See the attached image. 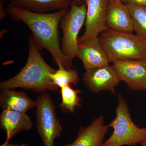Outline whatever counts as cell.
<instances>
[{
	"instance_id": "1",
	"label": "cell",
	"mask_w": 146,
	"mask_h": 146,
	"mask_svg": "<svg viewBox=\"0 0 146 146\" xmlns=\"http://www.w3.org/2000/svg\"><path fill=\"white\" fill-rule=\"evenodd\" d=\"M7 9L11 19L23 22L28 27L39 48L49 52L56 65L61 64L65 69H72V65L68 62L60 46L58 30L60 21L69 8L54 13H38L8 3Z\"/></svg>"
},
{
	"instance_id": "2",
	"label": "cell",
	"mask_w": 146,
	"mask_h": 146,
	"mask_svg": "<svg viewBox=\"0 0 146 146\" xmlns=\"http://www.w3.org/2000/svg\"><path fill=\"white\" fill-rule=\"evenodd\" d=\"M29 52L25 65L16 76L0 83L1 89L21 88L30 89L42 93L47 91H56L59 87L53 83L50 74L56 70L45 61L41 54V49L34 37L29 39Z\"/></svg>"
},
{
	"instance_id": "3",
	"label": "cell",
	"mask_w": 146,
	"mask_h": 146,
	"mask_svg": "<svg viewBox=\"0 0 146 146\" xmlns=\"http://www.w3.org/2000/svg\"><path fill=\"white\" fill-rule=\"evenodd\" d=\"M99 39L110 63L116 60H146V41L133 33L108 29Z\"/></svg>"
},
{
	"instance_id": "4",
	"label": "cell",
	"mask_w": 146,
	"mask_h": 146,
	"mask_svg": "<svg viewBox=\"0 0 146 146\" xmlns=\"http://www.w3.org/2000/svg\"><path fill=\"white\" fill-rule=\"evenodd\" d=\"M116 117L108 125L114 131L102 146H135L146 139V127H138L131 117L127 102L121 94L118 95Z\"/></svg>"
},
{
	"instance_id": "5",
	"label": "cell",
	"mask_w": 146,
	"mask_h": 146,
	"mask_svg": "<svg viewBox=\"0 0 146 146\" xmlns=\"http://www.w3.org/2000/svg\"><path fill=\"white\" fill-rule=\"evenodd\" d=\"M35 102L36 130L44 146H53L55 140L60 137L63 131L56 107L46 92L41 94Z\"/></svg>"
},
{
	"instance_id": "6",
	"label": "cell",
	"mask_w": 146,
	"mask_h": 146,
	"mask_svg": "<svg viewBox=\"0 0 146 146\" xmlns=\"http://www.w3.org/2000/svg\"><path fill=\"white\" fill-rule=\"evenodd\" d=\"M86 5H78L72 2L70 9L60 21L63 32L61 48L62 52L71 65L77 57L78 35L86 21Z\"/></svg>"
},
{
	"instance_id": "7",
	"label": "cell",
	"mask_w": 146,
	"mask_h": 146,
	"mask_svg": "<svg viewBox=\"0 0 146 146\" xmlns=\"http://www.w3.org/2000/svg\"><path fill=\"white\" fill-rule=\"evenodd\" d=\"M112 63L120 81L125 82L130 90H146V60H116Z\"/></svg>"
},
{
	"instance_id": "8",
	"label": "cell",
	"mask_w": 146,
	"mask_h": 146,
	"mask_svg": "<svg viewBox=\"0 0 146 146\" xmlns=\"http://www.w3.org/2000/svg\"><path fill=\"white\" fill-rule=\"evenodd\" d=\"M109 0H86L85 30L78 38L81 42L92 37H98L108 29L106 26Z\"/></svg>"
},
{
	"instance_id": "9",
	"label": "cell",
	"mask_w": 146,
	"mask_h": 146,
	"mask_svg": "<svg viewBox=\"0 0 146 146\" xmlns=\"http://www.w3.org/2000/svg\"><path fill=\"white\" fill-rule=\"evenodd\" d=\"M82 80L92 93L110 91L114 95L116 94V87L121 82L114 67L109 65L86 70Z\"/></svg>"
},
{
	"instance_id": "10",
	"label": "cell",
	"mask_w": 146,
	"mask_h": 146,
	"mask_svg": "<svg viewBox=\"0 0 146 146\" xmlns=\"http://www.w3.org/2000/svg\"><path fill=\"white\" fill-rule=\"evenodd\" d=\"M77 57L81 60L86 70L106 66L110 63L99 36L78 42Z\"/></svg>"
},
{
	"instance_id": "11",
	"label": "cell",
	"mask_w": 146,
	"mask_h": 146,
	"mask_svg": "<svg viewBox=\"0 0 146 146\" xmlns=\"http://www.w3.org/2000/svg\"><path fill=\"white\" fill-rule=\"evenodd\" d=\"M109 127L104 124V117L101 115L88 126H80L74 142L63 146H102Z\"/></svg>"
},
{
	"instance_id": "12",
	"label": "cell",
	"mask_w": 146,
	"mask_h": 146,
	"mask_svg": "<svg viewBox=\"0 0 146 146\" xmlns=\"http://www.w3.org/2000/svg\"><path fill=\"white\" fill-rule=\"evenodd\" d=\"M106 26L108 29L116 31H134L133 18L126 5L121 1L109 0Z\"/></svg>"
},
{
	"instance_id": "13",
	"label": "cell",
	"mask_w": 146,
	"mask_h": 146,
	"mask_svg": "<svg viewBox=\"0 0 146 146\" xmlns=\"http://www.w3.org/2000/svg\"><path fill=\"white\" fill-rule=\"evenodd\" d=\"M33 123L26 113L10 110H3L0 115V127L6 133L5 142L21 131H28L32 129Z\"/></svg>"
},
{
	"instance_id": "14",
	"label": "cell",
	"mask_w": 146,
	"mask_h": 146,
	"mask_svg": "<svg viewBox=\"0 0 146 146\" xmlns=\"http://www.w3.org/2000/svg\"><path fill=\"white\" fill-rule=\"evenodd\" d=\"M0 106L3 110H10L26 113L29 110L35 107V102L23 91L1 89Z\"/></svg>"
},
{
	"instance_id": "15",
	"label": "cell",
	"mask_w": 146,
	"mask_h": 146,
	"mask_svg": "<svg viewBox=\"0 0 146 146\" xmlns=\"http://www.w3.org/2000/svg\"><path fill=\"white\" fill-rule=\"evenodd\" d=\"M72 0H9L8 4L38 13L69 8Z\"/></svg>"
},
{
	"instance_id": "16",
	"label": "cell",
	"mask_w": 146,
	"mask_h": 146,
	"mask_svg": "<svg viewBox=\"0 0 146 146\" xmlns=\"http://www.w3.org/2000/svg\"><path fill=\"white\" fill-rule=\"evenodd\" d=\"M60 89L62 101L59 106L63 113H74L77 108L81 107L82 100L78 96L79 94L82 93L80 90H74L70 85L64 86Z\"/></svg>"
},
{
	"instance_id": "17",
	"label": "cell",
	"mask_w": 146,
	"mask_h": 146,
	"mask_svg": "<svg viewBox=\"0 0 146 146\" xmlns=\"http://www.w3.org/2000/svg\"><path fill=\"white\" fill-rule=\"evenodd\" d=\"M57 66L58 69L50 74V78L54 85L60 89L71 84L75 85L78 83L79 76L77 71L72 69H65L61 64H58Z\"/></svg>"
},
{
	"instance_id": "18",
	"label": "cell",
	"mask_w": 146,
	"mask_h": 146,
	"mask_svg": "<svg viewBox=\"0 0 146 146\" xmlns=\"http://www.w3.org/2000/svg\"><path fill=\"white\" fill-rule=\"evenodd\" d=\"M133 18L134 31L146 41V6L125 4Z\"/></svg>"
},
{
	"instance_id": "19",
	"label": "cell",
	"mask_w": 146,
	"mask_h": 146,
	"mask_svg": "<svg viewBox=\"0 0 146 146\" xmlns=\"http://www.w3.org/2000/svg\"><path fill=\"white\" fill-rule=\"evenodd\" d=\"M122 2L125 4L146 6V0H122Z\"/></svg>"
},
{
	"instance_id": "20",
	"label": "cell",
	"mask_w": 146,
	"mask_h": 146,
	"mask_svg": "<svg viewBox=\"0 0 146 146\" xmlns=\"http://www.w3.org/2000/svg\"><path fill=\"white\" fill-rule=\"evenodd\" d=\"M4 2L1 1L0 3V17H1V20H2L3 18L7 15V9L5 8L4 6Z\"/></svg>"
},
{
	"instance_id": "21",
	"label": "cell",
	"mask_w": 146,
	"mask_h": 146,
	"mask_svg": "<svg viewBox=\"0 0 146 146\" xmlns=\"http://www.w3.org/2000/svg\"><path fill=\"white\" fill-rule=\"evenodd\" d=\"M74 2L78 5H82L86 4V0H73Z\"/></svg>"
},
{
	"instance_id": "22",
	"label": "cell",
	"mask_w": 146,
	"mask_h": 146,
	"mask_svg": "<svg viewBox=\"0 0 146 146\" xmlns=\"http://www.w3.org/2000/svg\"><path fill=\"white\" fill-rule=\"evenodd\" d=\"M1 146H20L18 144H13L9 143V142H5Z\"/></svg>"
},
{
	"instance_id": "23",
	"label": "cell",
	"mask_w": 146,
	"mask_h": 146,
	"mask_svg": "<svg viewBox=\"0 0 146 146\" xmlns=\"http://www.w3.org/2000/svg\"><path fill=\"white\" fill-rule=\"evenodd\" d=\"M140 146H146V139L140 143Z\"/></svg>"
},
{
	"instance_id": "24",
	"label": "cell",
	"mask_w": 146,
	"mask_h": 146,
	"mask_svg": "<svg viewBox=\"0 0 146 146\" xmlns=\"http://www.w3.org/2000/svg\"><path fill=\"white\" fill-rule=\"evenodd\" d=\"M20 146H29V145L27 143H23Z\"/></svg>"
},
{
	"instance_id": "25",
	"label": "cell",
	"mask_w": 146,
	"mask_h": 146,
	"mask_svg": "<svg viewBox=\"0 0 146 146\" xmlns=\"http://www.w3.org/2000/svg\"><path fill=\"white\" fill-rule=\"evenodd\" d=\"M1 2H8L9 0H0Z\"/></svg>"
},
{
	"instance_id": "26",
	"label": "cell",
	"mask_w": 146,
	"mask_h": 146,
	"mask_svg": "<svg viewBox=\"0 0 146 146\" xmlns=\"http://www.w3.org/2000/svg\"><path fill=\"white\" fill-rule=\"evenodd\" d=\"M113 1H122V0H113Z\"/></svg>"
}]
</instances>
